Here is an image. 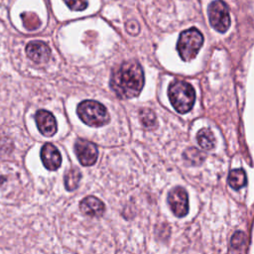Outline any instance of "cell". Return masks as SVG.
<instances>
[{
	"mask_svg": "<svg viewBox=\"0 0 254 254\" xmlns=\"http://www.w3.org/2000/svg\"><path fill=\"white\" fill-rule=\"evenodd\" d=\"M144 72L136 61H127L116 66L110 78V87L122 99L136 97L144 86Z\"/></svg>",
	"mask_w": 254,
	"mask_h": 254,
	"instance_id": "obj_1",
	"label": "cell"
},
{
	"mask_svg": "<svg viewBox=\"0 0 254 254\" xmlns=\"http://www.w3.org/2000/svg\"><path fill=\"white\" fill-rule=\"evenodd\" d=\"M168 95L173 107L179 113L189 112L192 108L195 99L193 87L184 80L173 81L169 86Z\"/></svg>",
	"mask_w": 254,
	"mask_h": 254,
	"instance_id": "obj_2",
	"label": "cell"
},
{
	"mask_svg": "<svg viewBox=\"0 0 254 254\" xmlns=\"http://www.w3.org/2000/svg\"><path fill=\"white\" fill-rule=\"evenodd\" d=\"M76 113L80 120L88 126L100 127L110 120L106 107L95 100H83L76 108Z\"/></svg>",
	"mask_w": 254,
	"mask_h": 254,
	"instance_id": "obj_3",
	"label": "cell"
},
{
	"mask_svg": "<svg viewBox=\"0 0 254 254\" xmlns=\"http://www.w3.org/2000/svg\"><path fill=\"white\" fill-rule=\"evenodd\" d=\"M203 44V36L196 28H190L180 34L177 50L185 62L193 60Z\"/></svg>",
	"mask_w": 254,
	"mask_h": 254,
	"instance_id": "obj_4",
	"label": "cell"
},
{
	"mask_svg": "<svg viewBox=\"0 0 254 254\" xmlns=\"http://www.w3.org/2000/svg\"><path fill=\"white\" fill-rule=\"evenodd\" d=\"M208 17L212 28L224 33L230 26V17L227 6L221 0L212 1L208 7Z\"/></svg>",
	"mask_w": 254,
	"mask_h": 254,
	"instance_id": "obj_5",
	"label": "cell"
},
{
	"mask_svg": "<svg viewBox=\"0 0 254 254\" xmlns=\"http://www.w3.org/2000/svg\"><path fill=\"white\" fill-rule=\"evenodd\" d=\"M74 153L82 166H92L95 164L98 157V150L94 143L77 139L74 143Z\"/></svg>",
	"mask_w": 254,
	"mask_h": 254,
	"instance_id": "obj_6",
	"label": "cell"
},
{
	"mask_svg": "<svg viewBox=\"0 0 254 254\" xmlns=\"http://www.w3.org/2000/svg\"><path fill=\"white\" fill-rule=\"evenodd\" d=\"M168 202L173 213L178 217H183L189 210V198L185 189L174 188L168 194Z\"/></svg>",
	"mask_w": 254,
	"mask_h": 254,
	"instance_id": "obj_7",
	"label": "cell"
},
{
	"mask_svg": "<svg viewBox=\"0 0 254 254\" xmlns=\"http://www.w3.org/2000/svg\"><path fill=\"white\" fill-rule=\"evenodd\" d=\"M35 121L42 135L46 137H52L56 134L58 125L57 120L52 112L45 109L38 110L35 114Z\"/></svg>",
	"mask_w": 254,
	"mask_h": 254,
	"instance_id": "obj_8",
	"label": "cell"
},
{
	"mask_svg": "<svg viewBox=\"0 0 254 254\" xmlns=\"http://www.w3.org/2000/svg\"><path fill=\"white\" fill-rule=\"evenodd\" d=\"M26 54L36 64H46L51 57L50 47L42 41H32L26 46Z\"/></svg>",
	"mask_w": 254,
	"mask_h": 254,
	"instance_id": "obj_9",
	"label": "cell"
},
{
	"mask_svg": "<svg viewBox=\"0 0 254 254\" xmlns=\"http://www.w3.org/2000/svg\"><path fill=\"white\" fill-rule=\"evenodd\" d=\"M43 165L49 171H56L62 165V156L59 149L51 143L45 144L41 149Z\"/></svg>",
	"mask_w": 254,
	"mask_h": 254,
	"instance_id": "obj_10",
	"label": "cell"
},
{
	"mask_svg": "<svg viewBox=\"0 0 254 254\" xmlns=\"http://www.w3.org/2000/svg\"><path fill=\"white\" fill-rule=\"evenodd\" d=\"M79 208L87 216L90 217H99L104 213L105 205L104 203L97 197L93 195H89L84 197L80 203Z\"/></svg>",
	"mask_w": 254,
	"mask_h": 254,
	"instance_id": "obj_11",
	"label": "cell"
},
{
	"mask_svg": "<svg viewBox=\"0 0 254 254\" xmlns=\"http://www.w3.org/2000/svg\"><path fill=\"white\" fill-rule=\"evenodd\" d=\"M196 141L198 145L204 150L213 149L215 146V137L212 131L208 128H202L197 132Z\"/></svg>",
	"mask_w": 254,
	"mask_h": 254,
	"instance_id": "obj_12",
	"label": "cell"
},
{
	"mask_svg": "<svg viewBox=\"0 0 254 254\" xmlns=\"http://www.w3.org/2000/svg\"><path fill=\"white\" fill-rule=\"evenodd\" d=\"M183 158L186 164L190 166H198L204 161L205 155L196 148H189L184 152Z\"/></svg>",
	"mask_w": 254,
	"mask_h": 254,
	"instance_id": "obj_13",
	"label": "cell"
},
{
	"mask_svg": "<svg viewBox=\"0 0 254 254\" xmlns=\"http://www.w3.org/2000/svg\"><path fill=\"white\" fill-rule=\"evenodd\" d=\"M246 174L242 169H234L229 173L228 184L234 190H239L246 185Z\"/></svg>",
	"mask_w": 254,
	"mask_h": 254,
	"instance_id": "obj_14",
	"label": "cell"
},
{
	"mask_svg": "<svg viewBox=\"0 0 254 254\" xmlns=\"http://www.w3.org/2000/svg\"><path fill=\"white\" fill-rule=\"evenodd\" d=\"M81 173L77 168H71L64 175V187L67 190H73L78 187Z\"/></svg>",
	"mask_w": 254,
	"mask_h": 254,
	"instance_id": "obj_15",
	"label": "cell"
},
{
	"mask_svg": "<svg viewBox=\"0 0 254 254\" xmlns=\"http://www.w3.org/2000/svg\"><path fill=\"white\" fill-rule=\"evenodd\" d=\"M21 19L23 21L24 27L29 31L37 30L40 25L41 21L36 13L34 12H24L21 14Z\"/></svg>",
	"mask_w": 254,
	"mask_h": 254,
	"instance_id": "obj_16",
	"label": "cell"
},
{
	"mask_svg": "<svg viewBox=\"0 0 254 254\" xmlns=\"http://www.w3.org/2000/svg\"><path fill=\"white\" fill-rule=\"evenodd\" d=\"M139 118L141 123L147 128H154L157 123L155 113L149 108H143L139 112Z\"/></svg>",
	"mask_w": 254,
	"mask_h": 254,
	"instance_id": "obj_17",
	"label": "cell"
},
{
	"mask_svg": "<svg viewBox=\"0 0 254 254\" xmlns=\"http://www.w3.org/2000/svg\"><path fill=\"white\" fill-rule=\"evenodd\" d=\"M64 2L72 11H82L87 7V0H64Z\"/></svg>",
	"mask_w": 254,
	"mask_h": 254,
	"instance_id": "obj_18",
	"label": "cell"
},
{
	"mask_svg": "<svg viewBox=\"0 0 254 254\" xmlns=\"http://www.w3.org/2000/svg\"><path fill=\"white\" fill-rule=\"evenodd\" d=\"M244 241V233L241 231H237L231 238V244L234 247H239L242 245Z\"/></svg>",
	"mask_w": 254,
	"mask_h": 254,
	"instance_id": "obj_19",
	"label": "cell"
},
{
	"mask_svg": "<svg viewBox=\"0 0 254 254\" xmlns=\"http://www.w3.org/2000/svg\"><path fill=\"white\" fill-rule=\"evenodd\" d=\"M126 29H127V32L131 35H137L139 33V25L136 21H129L127 24H126Z\"/></svg>",
	"mask_w": 254,
	"mask_h": 254,
	"instance_id": "obj_20",
	"label": "cell"
}]
</instances>
